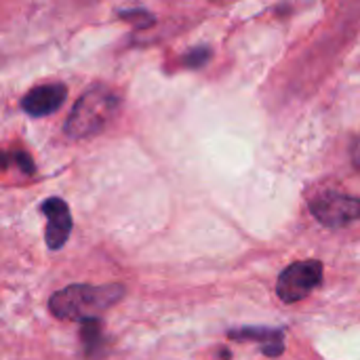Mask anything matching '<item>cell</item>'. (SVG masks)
<instances>
[{"label": "cell", "instance_id": "1", "mask_svg": "<svg viewBox=\"0 0 360 360\" xmlns=\"http://www.w3.org/2000/svg\"><path fill=\"white\" fill-rule=\"evenodd\" d=\"M124 297V287L118 283L108 285H70L59 289L49 300V310L59 321L82 323L86 319H99Z\"/></svg>", "mask_w": 360, "mask_h": 360}, {"label": "cell", "instance_id": "2", "mask_svg": "<svg viewBox=\"0 0 360 360\" xmlns=\"http://www.w3.org/2000/svg\"><path fill=\"white\" fill-rule=\"evenodd\" d=\"M118 110H120V99L112 89L93 86L84 95H80V99L74 103L63 124V133L74 141L91 139L110 127Z\"/></svg>", "mask_w": 360, "mask_h": 360}, {"label": "cell", "instance_id": "3", "mask_svg": "<svg viewBox=\"0 0 360 360\" xmlns=\"http://www.w3.org/2000/svg\"><path fill=\"white\" fill-rule=\"evenodd\" d=\"M323 281V264L316 259L295 262L278 276L276 293L285 304H295L308 297Z\"/></svg>", "mask_w": 360, "mask_h": 360}, {"label": "cell", "instance_id": "4", "mask_svg": "<svg viewBox=\"0 0 360 360\" xmlns=\"http://www.w3.org/2000/svg\"><path fill=\"white\" fill-rule=\"evenodd\" d=\"M310 211L327 228H346L360 219V198L342 192H323L310 202Z\"/></svg>", "mask_w": 360, "mask_h": 360}, {"label": "cell", "instance_id": "5", "mask_svg": "<svg viewBox=\"0 0 360 360\" xmlns=\"http://www.w3.org/2000/svg\"><path fill=\"white\" fill-rule=\"evenodd\" d=\"M42 213L46 217V230H44V240L51 251H59L72 232V215L70 207L61 198H46L42 202Z\"/></svg>", "mask_w": 360, "mask_h": 360}, {"label": "cell", "instance_id": "6", "mask_svg": "<svg viewBox=\"0 0 360 360\" xmlns=\"http://www.w3.org/2000/svg\"><path fill=\"white\" fill-rule=\"evenodd\" d=\"M65 97H68V89L61 82H49L27 91L25 97L21 99V108L27 116L42 118L55 114L63 105Z\"/></svg>", "mask_w": 360, "mask_h": 360}, {"label": "cell", "instance_id": "7", "mask_svg": "<svg viewBox=\"0 0 360 360\" xmlns=\"http://www.w3.org/2000/svg\"><path fill=\"white\" fill-rule=\"evenodd\" d=\"M230 338L232 340H253V342L262 344V350L266 356L283 354V331H278V329L249 327V329H240V331H230Z\"/></svg>", "mask_w": 360, "mask_h": 360}, {"label": "cell", "instance_id": "8", "mask_svg": "<svg viewBox=\"0 0 360 360\" xmlns=\"http://www.w3.org/2000/svg\"><path fill=\"white\" fill-rule=\"evenodd\" d=\"M80 340H82V348H84V356L86 359H101V354H103L101 352L103 350V333H101L99 319L82 321Z\"/></svg>", "mask_w": 360, "mask_h": 360}, {"label": "cell", "instance_id": "9", "mask_svg": "<svg viewBox=\"0 0 360 360\" xmlns=\"http://www.w3.org/2000/svg\"><path fill=\"white\" fill-rule=\"evenodd\" d=\"M11 165H15L19 171H23V173H34V165H32V160H30V156L27 154H23V152H2L0 154V167L2 169H8Z\"/></svg>", "mask_w": 360, "mask_h": 360}, {"label": "cell", "instance_id": "10", "mask_svg": "<svg viewBox=\"0 0 360 360\" xmlns=\"http://www.w3.org/2000/svg\"><path fill=\"white\" fill-rule=\"evenodd\" d=\"M207 59H209V51H207V49H196V51H192V53L186 57V63L192 65V68H198V65H202Z\"/></svg>", "mask_w": 360, "mask_h": 360}, {"label": "cell", "instance_id": "11", "mask_svg": "<svg viewBox=\"0 0 360 360\" xmlns=\"http://www.w3.org/2000/svg\"><path fill=\"white\" fill-rule=\"evenodd\" d=\"M352 160H354V165L360 169V139H356V143L352 146Z\"/></svg>", "mask_w": 360, "mask_h": 360}]
</instances>
